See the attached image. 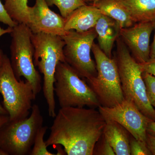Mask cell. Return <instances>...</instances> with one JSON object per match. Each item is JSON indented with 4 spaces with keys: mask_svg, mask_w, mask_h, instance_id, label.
I'll list each match as a JSON object with an SVG mask.
<instances>
[{
    "mask_svg": "<svg viewBox=\"0 0 155 155\" xmlns=\"http://www.w3.org/2000/svg\"><path fill=\"white\" fill-rule=\"evenodd\" d=\"M54 118L45 141L47 146H62L68 155H93L106 123L99 111L94 108H61Z\"/></svg>",
    "mask_w": 155,
    "mask_h": 155,
    "instance_id": "1",
    "label": "cell"
},
{
    "mask_svg": "<svg viewBox=\"0 0 155 155\" xmlns=\"http://www.w3.org/2000/svg\"><path fill=\"white\" fill-rule=\"evenodd\" d=\"M31 40L34 48L33 62L39 72L43 75V91L48 108L49 116H56L54 92V75L60 62H66L64 54L65 43L59 35L32 33Z\"/></svg>",
    "mask_w": 155,
    "mask_h": 155,
    "instance_id": "2",
    "label": "cell"
},
{
    "mask_svg": "<svg viewBox=\"0 0 155 155\" xmlns=\"http://www.w3.org/2000/svg\"><path fill=\"white\" fill-rule=\"evenodd\" d=\"M114 58L118 67L124 99L132 102L145 116L155 121V110L150 104L140 64L119 37Z\"/></svg>",
    "mask_w": 155,
    "mask_h": 155,
    "instance_id": "3",
    "label": "cell"
},
{
    "mask_svg": "<svg viewBox=\"0 0 155 155\" xmlns=\"http://www.w3.org/2000/svg\"><path fill=\"white\" fill-rule=\"evenodd\" d=\"M0 94L9 121L25 119L29 116L32 101L36 98L32 86L27 80L17 79L10 59L5 54L0 66Z\"/></svg>",
    "mask_w": 155,
    "mask_h": 155,
    "instance_id": "4",
    "label": "cell"
},
{
    "mask_svg": "<svg viewBox=\"0 0 155 155\" xmlns=\"http://www.w3.org/2000/svg\"><path fill=\"white\" fill-rule=\"evenodd\" d=\"M54 78V92L61 108L100 106L94 92L85 79L66 62L58 63Z\"/></svg>",
    "mask_w": 155,
    "mask_h": 155,
    "instance_id": "5",
    "label": "cell"
},
{
    "mask_svg": "<svg viewBox=\"0 0 155 155\" xmlns=\"http://www.w3.org/2000/svg\"><path fill=\"white\" fill-rule=\"evenodd\" d=\"M43 123L39 107L35 104L27 118L9 120L0 128V149L6 155L30 154L37 134Z\"/></svg>",
    "mask_w": 155,
    "mask_h": 155,
    "instance_id": "6",
    "label": "cell"
},
{
    "mask_svg": "<svg viewBox=\"0 0 155 155\" xmlns=\"http://www.w3.org/2000/svg\"><path fill=\"white\" fill-rule=\"evenodd\" d=\"M97 74L85 79L98 100L100 106L111 107L124 101L118 67L114 58H108L98 45L94 43L91 49Z\"/></svg>",
    "mask_w": 155,
    "mask_h": 155,
    "instance_id": "7",
    "label": "cell"
},
{
    "mask_svg": "<svg viewBox=\"0 0 155 155\" xmlns=\"http://www.w3.org/2000/svg\"><path fill=\"white\" fill-rule=\"evenodd\" d=\"M32 32L24 23H18L11 31V61L18 80L23 77L32 86L36 97L42 89L41 78L33 62L34 48L31 40Z\"/></svg>",
    "mask_w": 155,
    "mask_h": 155,
    "instance_id": "8",
    "label": "cell"
},
{
    "mask_svg": "<svg viewBox=\"0 0 155 155\" xmlns=\"http://www.w3.org/2000/svg\"><path fill=\"white\" fill-rule=\"evenodd\" d=\"M61 37L65 43L64 54L66 63L82 78L88 79L95 77L97 74L96 65L91 55L97 37L94 28L84 32L68 31Z\"/></svg>",
    "mask_w": 155,
    "mask_h": 155,
    "instance_id": "9",
    "label": "cell"
},
{
    "mask_svg": "<svg viewBox=\"0 0 155 155\" xmlns=\"http://www.w3.org/2000/svg\"><path fill=\"white\" fill-rule=\"evenodd\" d=\"M98 108L106 121L118 122L137 140L146 143L148 125L153 121L143 114L134 103L124 99L114 107Z\"/></svg>",
    "mask_w": 155,
    "mask_h": 155,
    "instance_id": "10",
    "label": "cell"
},
{
    "mask_svg": "<svg viewBox=\"0 0 155 155\" xmlns=\"http://www.w3.org/2000/svg\"><path fill=\"white\" fill-rule=\"evenodd\" d=\"M27 26L32 33H43L64 36L65 19L51 10L45 0H35V5L29 7Z\"/></svg>",
    "mask_w": 155,
    "mask_h": 155,
    "instance_id": "11",
    "label": "cell"
},
{
    "mask_svg": "<svg viewBox=\"0 0 155 155\" xmlns=\"http://www.w3.org/2000/svg\"><path fill=\"white\" fill-rule=\"evenodd\" d=\"M153 29V22H144L136 23L120 31L119 37L139 64L150 59V38Z\"/></svg>",
    "mask_w": 155,
    "mask_h": 155,
    "instance_id": "12",
    "label": "cell"
},
{
    "mask_svg": "<svg viewBox=\"0 0 155 155\" xmlns=\"http://www.w3.org/2000/svg\"><path fill=\"white\" fill-rule=\"evenodd\" d=\"M99 9L93 5L81 6L65 19V30H74L77 32L87 31L94 28L102 15Z\"/></svg>",
    "mask_w": 155,
    "mask_h": 155,
    "instance_id": "13",
    "label": "cell"
},
{
    "mask_svg": "<svg viewBox=\"0 0 155 155\" xmlns=\"http://www.w3.org/2000/svg\"><path fill=\"white\" fill-rule=\"evenodd\" d=\"M94 28L97 34L98 46L107 57L112 58L114 44L120 36L122 27L116 20L102 14Z\"/></svg>",
    "mask_w": 155,
    "mask_h": 155,
    "instance_id": "14",
    "label": "cell"
},
{
    "mask_svg": "<svg viewBox=\"0 0 155 155\" xmlns=\"http://www.w3.org/2000/svg\"><path fill=\"white\" fill-rule=\"evenodd\" d=\"M106 121L103 134L116 155H130L129 140L131 134L118 122L112 120Z\"/></svg>",
    "mask_w": 155,
    "mask_h": 155,
    "instance_id": "15",
    "label": "cell"
},
{
    "mask_svg": "<svg viewBox=\"0 0 155 155\" xmlns=\"http://www.w3.org/2000/svg\"><path fill=\"white\" fill-rule=\"evenodd\" d=\"M92 5L99 9L102 14L116 20L122 28L130 27L135 24L121 0H100Z\"/></svg>",
    "mask_w": 155,
    "mask_h": 155,
    "instance_id": "16",
    "label": "cell"
},
{
    "mask_svg": "<svg viewBox=\"0 0 155 155\" xmlns=\"http://www.w3.org/2000/svg\"><path fill=\"white\" fill-rule=\"evenodd\" d=\"M134 23L155 21V0H121Z\"/></svg>",
    "mask_w": 155,
    "mask_h": 155,
    "instance_id": "17",
    "label": "cell"
},
{
    "mask_svg": "<svg viewBox=\"0 0 155 155\" xmlns=\"http://www.w3.org/2000/svg\"><path fill=\"white\" fill-rule=\"evenodd\" d=\"M28 0H5L6 11L15 22L28 25Z\"/></svg>",
    "mask_w": 155,
    "mask_h": 155,
    "instance_id": "18",
    "label": "cell"
},
{
    "mask_svg": "<svg viewBox=\"0 0 155 155\" xmlns=\"http://www.w3.org/2000/svg\"><path fill=\"white\" fill-rule=\"evenodd\" d=\"M48 6L55 5L61 16L67 19L73 11L81 6L86 5L84 0H45Z\"/></svg>",
    "mask_w": 155,
    "mask_h": 155,
    "instance_id": "19",
    "label": "cell"
},
{
    "mask_svg": "<svg viewBox=\"0 0 155 155\" xmlns=\"http://www.w3.org/2000/svg\"><path fill=\"white\" fill-rule=\"evenodd\" d=\"M48 127L42 126L40 128L37 134L30 155H55L50 152L47 149L48 147L44 141L45 135L46 133Z\"/></svg>",
    "mask_w": 155,
    "mask_h": 155,
    "instance_id": "20",
    "label": "cell"
},
{
    "mask_svg": "<svg viewBox=\"0 0 155 155\" xmlns=\"http://www.w3.org/2000/svg\"><path fill=\"white\" fill-rule=\"evenodd\" d=\"M129 143L130 155H152L147 146L146 143L137 140L131 135L130 136Z\"/></svg>",
    "mask_w": 155,
    "mask_h": 155,
    "instance_id": "21",
    "label": "cell"
},
{
    "mask_svg": "<svg viewBox=\"0 0 155 155\" xmlns=\"http://www.w3.org/2000/svg\"><path fill=\"white\" fill-rule=\"evenodd\" d=\"M93 155H116L103 134L95 145Z\"/></svg>",
    "mask_w": 155,
    "mask_h": 155,
    "instance_id": "22",
    "label": "cell"
},
{
    "mask_svg": "<svg viewBox=\"0 0 155 155\" xmlns=\"http://www.w3.org/2000/svg\"><path fill=\"white\" fill-rule=\"evenodd\" d=\"M147 95L150 104L155 110V77L145 72H143Z\"/></svg>",
    "mask_w": 155,
    "mask_h": 155,
    "instance_id": "23",
    "label": "cell"
},
{
    "mask_svg": "<svg viewBox=\"0 0 155 155\" xmlns=\"http://www.w3.org/2000/svg\"><path fill=\"white\" fill-rule=\"evenodd\" d=\"M0 23H4L12 28L18 24L9 16L1 0H0Z\"/></svg>",
    "mask_w": 155,
    "mask_h": 155,
    "instance_id": "24",
    "label": "cell"
},
{
    "mask_svg": "<svg viewBox=\"0 0 155 155\" xmlns=\"http://www.w3.org/2000/svg\"><path fill=\"white\" fill-rule=\"evenodd\" d=\"M140 64L143 72H145L155 77V59H150L147 62Z\"/></svg>",
    "mask_w": 155,
    "mask_h": 155,
    "instance_id": "25",
    "label": "cell"
},
{
    "mask_svg": "<svg viewBox=\"0 0 155 155\" xmlns=\"http://www.w3.org/2000/svg\"><path fill=\"white\" fill-rule=\"evenodd\" d=\"M146 143L152 155H155V137L147 133Z\"/></svg>",
    "mask_w": 155,
    "mask_h": 155,
    "instance_id": "26",
    "label": "cell"
},
{
    "mask_svg": "<svg viewBox=\"0 0 155 155\" xmlns=\"http://www.w3.org/2000/svg\"><path fill=\"white\" fill-rule=\"evenodd\" d=\"M153 27L154 35L153 40L150 49V59H155V21L153 22Z\"/></svg>",
    "mask_w": 155,
    "mask_h": 155,
    "instance_id": "27",
    "label": "cell"
},
{
    "mask_svg": "<svg viewBox=\"0 0 155 155\" xmlns=\"http://www.w3.org/2000/svg\"><path fill=\"white\" fill-rule=\"evenodd\" d=\"M147 133L155 137V121H152L149 124Z\"/></svg>",
    "mask_w": 155,
    "mask_h": 155,
    "instance_id": "28",
    "label": "cell"
},
{
    "mask_svg": "<svg viewBox=\"0 0 155 155\" xmlns=\"http://www.w3.org/2000/svg\"><path fill=\"white\" fill-rule=\"evenodd\" d=\"M4 54V53L3 52V50L0 49V66L2 64ZM0 114H4V115H8L7 111L5 110V108L1 104H0Z\"/></svg>",
    "mask_w": 155,
    "mask_h": 155,
    "instance_id": "29",
    "label": "cell"
},
{
    "mask_svg": "<svg viewBox=\"0 0 155 155\" xmlns=\"http://www.w3.org/2000/svg\"><path fill=\"white\" fill-rule=\"evenodd\" d=\"M9 117L8 115H4L0 114V128L7 122H8Z\"/></svg>",
    "mask_w": 155,
    "mask_h": 155,
    "instance_id": "30",
    "label": "cell"
},
{
    "mask_svg": "<svg viewBox=\"0 0 155 155\" xmlns=\"http://www.w3.org/2000/svg\"><path fill=\"white\" fill-rule=\"evenodd\" d=\"M13 30V28L9 27L6 29H4L0 26V37L6 34H10Z\"/></svg>",
    "mask_w": 155,
    "mask_h": 155,
    "instance_id": "31",
    "label": "cell"
},
{
    "mask_svg": "<svg viewBox=\"0 0 155 155\" xmlns=\"http://www.w3.org/2000/svg\"><path fill=\"white\" fill-rule=\"evenodd\" d=\"M100 0H84V2L86 3H90L91 4H94Z\"/></svg>",
    "mask_w": 155,
    "mask_h": 155,
    "instance_id": "32",
    "label": "cell"
},
{
    "mask_svg": "<svg viewBox=\"0 0 155 155\" xmlns=\"http://www.w3.org/2000/svg\"><path fill=\"white\" fill-rule=\"evenodd\" d=\"M0 155H6L5 153L0 149Z\"/></svg>",
    "mask_w": 155,
    "mask_h": 155,
    "instance_id": "33",
    "label": "cell"
}]
</instances>
